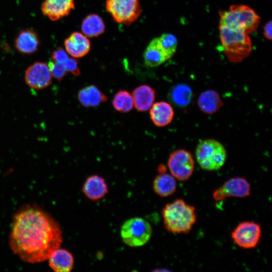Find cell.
Wrapping results in <instances>:
<instances>
[{
	"label": "cell",
	"mask_w": 272,
	"mask_h": 272,
	"mask_svg": "<svg viewBox=\"0 0 272 272\" xmlns=\"http://www.w3.org/2000/svg\"><path fill=\"white\" fill-rule=\"evenodd\" d=\"M80 102L85 107H96L106 101L107 98L96 86L90 85L80 90L78 93Z\"/></svg>",
	"instance_id": "cell-21"
},
{
	"label": "cell",
	"mask_w": 272,
	"mask_h": 272,
	"mask_svg": "<svg viewBox=\"0 0 272 272\" xmlns=\"http://www.w3.org/2000/svg\"><path fill=\"white\" fill-rule=\"evenodd\" d=\"M153 187L155 192L162 197L173 194L177 188L176 179L171 174L159 173L154 179Z\"/></svg>",
	"instance_id": "cell-22"
},
{
	"label": "cell",
	"mask_w": 272,
	"mask_h": 272,
	"mask_svg": "<svg viewBox=\"0 0 272 272\" xmlns=\"http://www.w3.org/2000/svg\"><path fill=\"white\" fill-rule=\"evenodd\" d=\"M81 29L82 33L87 37H97L104 32L105 25L100 16L91 14L83 20Z\"/></svg>",
	"instance_id": "cell-23"
},
{
	"label": "cell",
	"mask_w": 272,
	"mask_h": 272,
	"mask_svg": "<svg viewBox=\"0 0 272 272\" xmlns=\"http://www.w3.org/2000/svg\"><path fill=\"white\" fill-rule=\"evenodd\" d=\"M52 76L48 64L44 62H35L26 70L24 80L31 88L42 90L46 88L51 83Z\"/></svg>",
	"instance_id": "cell-11"
},
{
	"label": "cell",
	"mask_w": 272,
	"mask_h": 272,
	"mask_svg": "<svg viewBox=\"0 0 272 272\" xmlns=\"http://www.w3.org/2000/svg\"><path fill=\"white\" fill-rule=\"evenodd\" d=\"M250 191L249 182L243 177H236L227 180L214 192L213 196L215 200L219 201L230 197H245L250 194Z\"/></svg>",
	"instance_id": "cell-10"
},
{
	"label": "cell",
	"mask_w": 272,
	"mask_h": 272,
	"mask_svg": "<svg viewBox=\"0 0 272 272\" xmlns=\"http://www.w3.org/2000/svg\"><path fill=\"white\" fill-rule=\"evenodd\" d=\"M114 108L117 111L126 113L133 107L132 95L126 90H120L114 95L112 102Z\"/></svg>",
	"instance_id": "cell-25"
},
{
	"label": "cell",
	"mask_w": 272,
	"mask_h": 272,
	"mask_svg": "<svg viewBox=\"0 0 272 272\" xmlns=\"http://www.w3.org/2000/svg\"><path fill=\"white\" fill-rule=\"evenodd\" d=\"M65 51L73 57L81 58L89 52L90 42L83 33L75 32L72 33L64 42Z\"/></svg>",
	"instance_id": "cell-13"
},
{
	"label": "cell",
	"mask_w": 272,
	"mask_h": 272,
	"mask_svg": "<svg viewBox=\"0 0 272 272\" xmlns=\"http://www.w3.org/2000/svg\"><path fill=\"white\" fill-rule=\"evenodd\" d=\"M168 167L171 175L176 179L186 180L191 177L194 170L193 157L185 150L174 151L169 156Z\"/></svg>",
	"instance_id": "cell-8"
},
{
	"label": "cell",
	"mask_w": 272,
	"mask_h": 272,
	"mask_svg": "<svg viewBox=\"0 0 272 272\" xmlns=\"http://www.w3.org/2000/svg\"><path fill=\"white\" fill-rule=\"evenodd\" d=\"M62 241L59 224L41 209L26 206L15 215L10 245L23 260L36 263L47 260Z\"/></svg>",
	"instance_id": "cell-1"
},
{
	"label": "cell",
	"mask_w": 272,
	"mask_h": 272,
	"mask_svg": "<svg viewBox=\"0 0 272 272\" xmlns=\"http://www.w3.org/2000/svg\"><path fill=\"white\" fill-rule=\"evenodd\" d=\"M167 168L164 165H161L158 167V171L159 173H163L166 172Z\"/></svg>",
	"instance_id": "cell-31"
},
{
	"label": "cell",
	"mask_w": 272,
	"mask_h": 272,
	"mask_svg": "<svg viewBox=\"0 0 272 272\" xmlns=\"http://www.w3.org/2000/svg\"><path fill=\"white\" fill-rule=\"evenodd\" d=\"M272 22L269 21L267 22L263 27V35L267 39L271 40L272 38Z\"/></svg>",
	"instance_id": "cell-30"
},
{
	"label": "cell",
	"mask_w": 272,
	"mask_h": 272,
	"mask_svg": "<svg viewBox=\"0 0 272 272\" xmlns=\"http://www.w3.org/2000/svg\"><path fill=\"white\" fill-rule=\"evenodd\" d=\"M48 259L49 266L56 272H69L74 263L72 254L64 249L58 248Z\"/></svg>",
	"instance_id": "cell-19"
},
{
	"label": "cell",
	"mask_w": 272,
	"mask_h": 272,
	"mask_svg": "<svg viewBox=\"0 0 272 272\" xmlns=\"http://www.w3.org/2000/svg\"><path fill=\"white\" fill-rule=\"evenodd\" d=\"M196 160L201 169L214 171L220 169L225 164L227 151L224 146L214 139L202 140L195 150Z\"/></svg>",
	"instance_id": "cell-5"
},
{
	"label": "cell",
	"mask_w": 272,
	"mask_h": 272,
	"mask_svg": "<svg viewBox=\"0 0 272 272\" xmlns=\"http://www.w3.org/2000/svg\"><path fill=\"white\" fill-rule=\"evenodd\" d=\"M51 60L58 63H64L69 58L67 53L63 49L57 48L51 55Z\"/></svg>",
	"instance_id": "cell-28"
},
{
	"label": "cell",
	"mask_w": 272,
	"mask_h": 272,
	"mask_svg": "<svg viewBox=\"0 0 272 272\" xmlns=\"http://www.w3.org/2000/svg\"><path fill=\"white\" fill-rule=\"evenodd\" d=\"M219 28L224 52L231 62H239L250 54L252 42L248 34L239 29Z\"/></svg>",
	"instance_id": "cell-3"
},
{
	"label": "cell",
	"mask_w": 272,
	"mask_h": 272,
	"mask_svg": "<svg viewBox=\"0 0 272 272\" xmlns=\"http://www.w3.org/2000/svg\"><path fill=\"white\" fill-rule=\"evenodd\" d=\"M150 115L156 126L164 127L172 122L174 116V111L170 103L166 101H159L153 104L150 108Z\"/></svg>",
	"instance_id": "cell-16"
},
{
	"label": "cell",
	"mask_w": 272,
	"mask_h": 272,
	"mask_svg": "<svg viewBox=\"0 0 272 272\" xmlns=\"http://www.w3.org/2000/svg\"><path fill=\"white\" fill-rule=\"evenodd\" d=\"M171 98L177 106L184 107L189 104L192 96L191 88L186 85L180 84L173 88Z\"/></svg>",
	"instance_id": "cell-24"
},
{
	"label": "cell",
	"mask_w": 272,
	"mask_h": 272,
	"mask_svg": "<svg viewBox=\"0 0 272 272\" xmlns=\"http://www.w3.org/2000/svg\"><path fill=\"white\" fill-rule=\"evenodd\" d=\"M261 235L260 225L253 221L239 223L231 233L233 241L244 249L255 247L259 242Z\"/></svg>",
	"instance_id": "cell-9"
},
{
	"label": "cell",
	"mask_w": 272,
	"mask_h": 272,
	"mask_svg": "<svg viewBox=\"0 0 272 272\" xmlns=\"http://www.w3.org/2000/svg\"><path fill=\"white\" fill-rule=\"evenodd\" d=\"M39 45L40 40L38 34L31 29L21 31L15 40V48L23 54H31L36 52Z\"/></svg>",
	"instance_id": "cell-14"
},
{
	"label": "cell",
	"mask_w": 272,
	"mask_h": 272,
	"mask_svg": "<svg viewBox=\"0 0 272 272\" xmlns=\"http://www.w3.org/2000/svg\"><path fill=\"white\" fill-rule=\"evenodd\" d=\"M106 9L115 22L125 25L135 21L142 12L139 0H106Z\"/></svg>",
	"instance_id": "cell-7"
},
{
	"label": "cell",
	"mask_w": 272,
	"mask_h": 272,
	"mask_svg": "<svg viewBox=\"0 0 272 272\" xmlns=\"http://www.w3.org/2000/svg\"><path fill=\"white\" fill-rule=\"evenodd\" d=\"M143 58L145 64L149 67L158 66L171 57L162 46L158 37L152 40L146 48Z\"/></svg>",
	"instance_id": "cell-15"
},
{
	"label": "cell",
	"mask_w": 272,
	"mask_h": 272,
	"mask_svg": "<svg viewBox=\"0 0 272 272\" xmlns=\"http://www.w3.org/2000/svg\"><path fill=\"white\" fill-rule=\"evenodd\" d=\"M82 191L87 197L97 200L104 197L108 191L105 179L97 175L89 176L84 182Z\"/></svg>",
	"instance_id": "cell-17"
},
{
	"label": "cell",
	"mask_w": 272,
	"mask_h": 272,
	"mask_svg": "<svg viewBox=\"0 0 272 272\" xmlns=\"http://www.w3.org/2000/svg\"><path fill=\"white\" fill-rule=\"evenodd\" d=\"M132 96L135 108L140 111H146L154 104L156 97L155 90L148 85H141L133 90Z\"/></svg>",
	"instance_id": "cell-18"
},
{
	"label": "cell",
	"mask_w": 272,
	"mask_h": 272,
	"mask_svg": "<svg viewBox=\"0 0 272 272\" xmlns=\"http://www.w3.org/2000/svg\"><path fill=\"white\" fill-rule=\"evenodd\" d=\"M197 104L202 112L207 114H213L221 108L223 102L217 92L208 90L200 94L197 100Z\"/></svg>",
	"instance_id": "cell-20"
},
{
	"label": "cell",
	"mask_w": 272,
	"mask_h": 272,
	"mask_svg": "<svg viewBox=\"0 0 272 272\" xmlns=\"http://www.w3.org/2000/svg\"><path fill=\"white\" fill-rule=\"evenodd\" d=\"M159 41L165 51L172 57L177 47L176 37L170 33H164L158 37Z\"/></svg>",
	"instance_id": "cell-26"
},
{
	"label": "cell",
	"mask_w": 272,
	"mask_h": 272,
	"mask_svg": "<svg viewBox=\"0 0 272 272\" xmlns=\"http://www.w3.org/2000/svg\"><path fill=\"white\" fill-rule=\"evenodd\" d=\"M64 64L67 72H71L75 76L79 75L80 71L78 61L75 58H68Z\"/></svg>",
	"instance_id": "cell-29"
},
{
	"label": "cell",
	"mask_w": 272,
	"mask_h": 272,
	"mask_svg": "<svg viewBox=\"0 0 272 272\" xmlns=\"http://www.w3.org/2000/svg\"><path fill=\"white\" fill-rule=\"evenodd\" d=\"M52 77L58 81L62 80L67 71L64 63L55 62L52 60L47 64Z\"/></svg>",
	"instance_id": "cell-27"
},
{
	"label": "cell",
	"mask_w": 272,
	"mask_h": 272,
	"mask_svg": "<svg viewBox=\"0 0 272 272\" xmlns=\"http://www.w3.org/2000/svg\"><path fill=\"white\" fill-rule=\"evenodd\" d=\"M219 15V27L239 29L248 34L256 30L260 20L252 8L244 5H232L228 11H220Z\"/></svg>",
	"instance_id": "cell-4"
},
{
	"label": "cell",
	"mask_w": 272,
	"mask_h": 272,
	"mask_svg": "<svg viewBox=\"0 0 272 272\" xmlns=\"http://www.w3.org/2000/svg\"><path fill=\"white\" fill-rule=\"evenodd\" d=\"M152 228L146 220L134 217L126 221L121 227V237L124 243L133 247L146 244L150 239Z\"/></svg>",
	"instance_id": "cell-6"
},
{
	"label": "cell",
	"mask_w": 272,
	"mask_h": 272,
	"mask_svg": "<svg viewBox=\"0 0 272 272\" xmlns=\"http://www.w3.org/2000/svg\"><path fill=\"white\" fill-rule=\"evenodd\" d=\"M162 215L165 228L176 234L189 233L196 221L195 208L181 199L166 204Z\"/></svg>",
	"instance_id": "cell-2"
},
{
	"label": "cell",
	"mask_w": 272,
	"mask_h": 272,
	"mask_svg": "<svg viewBox=\"0 0 272 272\" xmlns=\"http://www.w3.org/2000/svg\"><path fill=\"white\" fill-rule=\"evenodd\" d=\"M75 0H45L41 6L42 14L52 21L70 14L75 8Z\"/></svg>",
	"instance_id": "cell-12"
}]
</instances>
